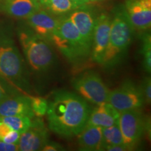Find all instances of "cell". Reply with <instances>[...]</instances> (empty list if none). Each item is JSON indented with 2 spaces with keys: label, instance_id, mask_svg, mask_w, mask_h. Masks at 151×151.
I'll return each instance as SVG.
<instances>
[{
  "label": "cell",
  "instance_id": "23",
  "mask_svg": "<svg viewBox=\"0 0 151 151\" xmlns=\"http://www.w3.org/2000/svg\"><path fill=\"white\" fill-rule=\"evenodd\" d=\"M18 94L16 87L0 76V102L6 98Z\"/></svg>",
  "mask_w": 151,
  "mask_h": 151
},
{
  "label": "cell",
  "instance_id": "15",
  "mask_svg": "<svg viewBox=\"0 0 151 151\" xmlns=\"http://www.w3.org/2000/svg\"><path fill=\"white\" fill-rule=\"evenodd\" d=\"M120 113L110 104H99L90 111L86 125H93L101 128L108 127L118 122Z\"/></svg>",
  "mask_w": 151,
  "mask_h": 151
},
{
  "label": "cell",
  "instance_id": "17",
  "mask_svg": "<svg viewBox=\"0 0 151 151\" xmlns=\"http://www.w3.org/2000/svg\"><path fill=\"white\" fill-rule=\"evenodd\" d=\"M41 6L37 0H5L3 10L15 18H27Z\"/></svg>",
  "mask_w": 151,
  "mask_h": 151
},
{
  "label": "cell",
  "instance_id": "7",
  "mask_svg": "<svg viewBox=\"0 0 151 151\" xmlns=\"http://www.w3.org/2000/svg\"><path fill=\"white\" fill-rule=\"evenodd\" d=\"M118 126L121 131L123 144L127 150H131L140 141L146 127L144 119L139 109L120 112Z\"/></svg>",
  "mask_w": 151,
  "mask_h": 151
},
{
  "label": "cell",
  "instance_id": "25",
  "mask_svg": "<svg viewBox=\"0 0 151 151\" xmlns=\"http://www.w3.org/2000/svg\"><path fill=\"white\" fill-rule=\"evenodd\" d=\"M20 133L12 129L6 137L3 139V141L7 143L11 144H18L19 139H20Z\"/></svg>",
  "mask_w": 151,
  "mask_h": 151
},
{
  "label": "cell",
  "instance_id": "4",
  "mask_svg": "<svg viewBox=\"0 0 151 151\" xmlns=\"http://www.w3.org/2000/svg\"><path fill=\"white\" fill-rule=\"evenodd\" d=\"M0 76L16 88H23V60L14 41L7 37H0Z\"/></svg>",
  "mask_w": 151,
  "mask_h": 151
},
{
  "label": "cell",
  "instance_id": "10",
  "mask_svg": "<svg viewBox=\"0 0 151 151\" xmlns=\"http://www.w3.org/2000/svg\"><path fill=\"white\" fill-rule=\"evenodd\" d=\"M134 29L147 30L151 25V0H126L123 6Z\"/></svg>",
  "mask_w": 151,
  "mask_h": 151
},
{
  "label": "cell",
  "instance_id": "3",
  "mask_svg": "<svg viewBox=\"0 0 151 151\" xmlns=\"http://www.w3.org/2000/svg\"><path fill=\"white\" fill-rule=\"evenodd\" d=\"M19 41L30 67L37 72H44L52 67L55 55L48 41L32 29L19 32Z\"/></svg>",
  "mask_w": 151,
  "mask_h": 151
},
{
  "label": "cell",
  "instance_id": "24",
  "mask_svg": "<svg viewBox=\"0 0 151 151\" xmlns=\"http://www.w3.org/2000/svg\"><path fill=\"white\" fill-rule=\"evenodd\" d=\"M145 103L150 104L151 102V80L150 77H147L143 81L142 86L140 87Z\"/></svg>",
  "mask_w": 151,
  "mask_h": 151
},
{
  "label": "cell",
  "instance_id": "8",
  "mask_svg": "<svg viewBox=\"0 0 151 151\" xmlns=\"http://www.w3.org/2000/svg\"><path fill=\"white\" fill-rule=\"evenodd\" d=\"M48 128L41 118L32 119V124L28 129L20 134L18 148L20 151L41 150L48 142Z\"/></svg>",
  "mask_w": 151,
  "mask_h": 151
},
{
  "label": "cell",
  "instance_id": "28",
  "mask_svg": "<svg viewBox=\"0 0 151 151\" xmlns=\"http://www.w3.org/2000/svg\"><path fill=\"white\" fill-rule=\"evenodd\" d=\"M11 130L12 129L9 125L0 120V140L2 141L4 138L8 134Z\"/></svg>",
  "mask_w": 151,
  "mask_h": 151
},
{
  "label": "cell",
  "instance_id": "26",
  "mask_svg": "<svg viewBox=\"0 0 151 151\" xmlns=\"http://www.w3.org/2000/svg\"><path fill=\"white\" fill-rule=\"evenodd\" d=\"M63 150V147L61 145L58 144L56 142H50L49 141L41 149V150L43 151H58Z\"/></svg>",
  "mask_w": 151,
  "mask_h": 151
},
{
  "label": "cell",
  "instance_id": "29",
  "mask_svg": "<svg viewBox=\"0 0 151 151\" xmlns=\"http://www.w3.org/2000/svg\"><path fill=\"white\" fill-rule=\"evenodd\" d=\"M106 150L109 151H125L127 150L126 147L124 145H114V146H109L106 149Z\"/></svg>",
  "mask_w": 151,
  "mask_h": 151
},
{
  "label": "cell",
  "instance_id": "9",
  "mask_svg": "<svg viewBox=\"0 0 151 151\" xmlns=\"http://www.w3.org/2000/svg\"><path fill=\"white\" fill-rule=\"evenodd\" d=\"M112 17L102 13L97 17L94 28L91 47L92 61L101 65L106 48L108 45Z\"/></svg>",
  "mask_w": 151,
  "mask_h": 151
},
{
  "label": "cell",
  "instance_id": "16",
  "mask_svg": "<svg viewBox=\"0 0 151 151\" xmlns=\"http://www.w3.org/2000/svg\"><path fill=\"white\" fill-rule=\"evenodd\" d=\"M102 128L93 125H86L78 134L79 149L84 151L101 150Z\"/></svg>",
  "mask_w": 151,
  "mask_h": 151
},
{
  "label": "cell",
  "instance_id": "6",
  "mask_svg": "<svg viewBox=\"0 0 151 151\" xmlns=\"http://www.w3.org/2000/svg\"><path fill=\"white\" fill-rule=\"evenodd\" d=\"M107 102L119 113L139 109L145 104L140 87L127 81L116 89L110 90Z\"/></svg>",
  "mask_w": 151,
  "mask_h": 151
},
{
  "label": "cell",
  "instance_id": "11",
  "mask_svg": "<svg viewBox=\"0 0 151 151\" xmlns=\"http://www.w3.org/2000/svg\"><path fill=\"white\" fill-rule=\"evenodd\" d=\"M86 6L78 7L71 11L69 18L76 26L85 43L91 52L92 37L97 17L93 11L87 8Z\"/></svg>",
  "mask_w": 151,
  "mask_h": 151
},
{
  "label": "cell",
  "instance_id": "20",
  "mask_svg": "<svg viewBox=\"0 0 151 151\" xmlns=\"http://www.w3.org/2000/svg\"><path fill=\"white\" fill-rule=\"evenodd\" d=\"M32 119L27 116H2L0 120L9 125L11 129L22 134L29 128L32 124Z\"/></svg>",
  "mask_w": 151,
  "mask_h": 151
},
{
  "label": "cell",
  "instance_id": "31",
  "mask_svg": "<svg viewBox=\"0 0 151 151\" xmlns=\"http://www.w3.org/2000/svg\"><path fill=\"white\" fill-rule=\"evenodd\" d=\"M37 1L39 3V4L41 6H45V4L47 3V1L48 0H37Z\"/></svg>",
  "mask_w": 151,
  "mask_h": 151
},
{
  "label": "cell",
  "instance_id": "30",
  "mask_svg": "<svg viewBox=\"0 0 151 151\" xmlns=\"http://www.w3.org/2000/svg\"><path fill=\"white\" fill-rule=\"evenodd\" d=\"M71 1H72L73 4H75L78 8V7H81V6H83L86 5L87 4L90 2L89 0H71Z\"/></svg>",
  "mask_w": 151,
  "mask_h": 151
},
{
  "label": "cell",
  "instance_id": "5",
  "mask_svg": "<svg viewBox=\"0 0 151 151\" xmlns=\"http://www.w3.org/2000/svg\"><path fill=\"white\" fill-rule=\"evenodd\" d=\"M73 86L78 95L86 101L95 105L107 102L110 90L97 73H83L73 81Z\"/></svg>",
  "mask_w": 151,
  "mask_h": 151
},
{
  "label": "cell",
  "instance_id": "22",
  "mask_svg": "<svg viewBox=\"0 0 151 151\" xmlns=\"http://www.w3.org/2000/svg\"><path fill=\"white\" fill-rule=\"evenodd\" d=\"M30 106L35 116L41 117L46 114L48 109V100L39 97H29Z\"/></svg>",
  "mask_w": 151,
  "mask_h": 151
},
{
  "label": "cell",
  "instance_id": "21",
  "mask_svg": "<svg viewBox=\"0 0 151 151\" xmlns=\"http://www.w3.org/2000/svg\"><path fill=\"white\" fill-rule=\"evenodd\" d=\"M143 67L147 73L151 71V39L150 34L143 36L142 45Z\"/></svg>",
  "mask_w": 151,
  "mask_h": 151
},
{
  "label": "cell",
  "instance_id": "32",
  "mask_svg": "<svg viewBox=\"0 0 151 151\" xmlns=\"http://www.w3.org/2000/svg\"><path fill=\"white\" fill-rule=\"evenodd\" d=\"M90 1H97V0H89Z\"/></svg>",
  "mask_w": 151,
  "mask_h": 151
},
{
  "label": "cell",
  "instance_id": "1",
  "mask_svg": "<svg viewBox=\"0 0 151 151\" xmlns=\"http://www.w3.org/2000/svg\"><path fill=\"white\" fill-rule=\"evenodd\" d=\"M47 119L49 129L65 138L77 136L89 118V105L78 94L57 90L48 101Z\"/></svg>",
  "mask_w": 151,
  "mask_h": 151
},
{
  "label": "cell",
  "instance_id": "19",
  "mask_svg": "<svg viewBox=\"0 0 151 151\" xmlns=\"http://www.w3.org/2000/svg\"><path fill=\"white\" fill-rule=\"evenodd\" d=\"M44 6L50 14L56 16L66 14L78 8L71 0H48Z\"/></svg>",
  "mask_w": 151,
  "mask_h": 151
},
{
  "label": "cell",
  "instance_id": "18",
  "mask_svg": "<svg viewBox=\"0 0 151 151\" xmlns=\"http://www.w3.org/2000/svg\"><path fill=\"white\" fill-rule=\"evenodd\" d=\"M102 131L101 150H106L108 147L114 145H124L123 138L118 123L108 127H104Z\"/></svg>",
  "mask_w": 151,
  "mask_h": 151
},
{
  "label": "cell",
  "instance_id": "14",
  "mask_svg": "<svg viewBox=\"0 0 151 151\" xmlns=\"http://www.w3.org/2000/svg\"><path fill=\"white\" fill-rule=\"evenodd\" d=\"M18 116L30 118L35 117L30 106L29 97L18 94L6 98L0 102V117Z\"/></svg>",
  "mask_w": 151,
  "mask_h": 151
},
{
  "label": "cell",
  "instance_id": "27",
  "mask_svg": "<svg viewBox=\"0 0 151 151\" xmlns=\"http://www.w3.org/2000/svg\"><path fill=\"white\" fill-rule=\"evenodd\" d=\"M19 150L18 144H11L4 142L0 140V151H18Z\"/></svg>",
  "mask_w": 151,
  "mask_h": 151
},
{
  "label": "cell",
  "instance_id": "2",
  "mask_svg": "<svg viewBox=\"0 0 151 151\" xmlns=\"http://www.w3.org/2000/svg\"><path fill=\"white\" fill-rule=\"evenodd\" d=\"M134 28L127 18L123 6L116 9L111 21L108 45L101 65L109 68L118 63L132 43Z\"/></svg>",
  "mask_w": 151,
  "mask_h": 151
},
{
  "label": "cell",
  "instance_id": "13",
  "mask_svg": "<svg viewBox=\"0 0 151 151\" xmlns=\"http://www.w3.org/2000/svg\"><path fill=\"white\" fill-rule=\"evenodd\" d=\"M55 30L72 46L80 59L90 55V50L85 43L76 26L69 17L60 20Z\"/></svg>",
  "mask_w": 151,
  "mask_h": 151
},
{
  "label": "cell",
  "instance_id": "12",
  "mask_svg": "<svg viewBox=\"0 0 151 151\" xmlns=\"http://www.w3.org/2000/svg\"><path fill=\"white\" fill-rule=\"evenodd\" d=\"M27 23L34 32L50 42L52 33L56 29L60 20L55 18L46 11L39 9L27 18Z\"/></svg>",
  "mask_w": 151,
  "mask_h": 151
}]
</instances>
